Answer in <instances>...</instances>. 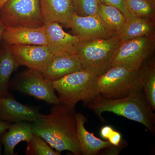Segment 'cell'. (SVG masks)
<instances>
[{
  "mask_svg": "<svg viewBox=\"0 0 155 155\" xmlns=\"http://www.w3.org/2000/svg\"><path fill=\"white\" fill-rule=\"evenodd\" d=\"M75 114V109L61 104L53 105L49 114H41L37 121L31 123L32 132L59 152L68 151L75 155H82L77 139Z\"/></svg>",
  "mask_w": 155,
  "mask_h": 155,
  "instance_id": "cell-1",
  "label": "cell"
},
{
  "mask_svg": "<svg viewBox=\"0 0 155 155\" xmlns=\"http://www.w3.org/2000/svg\"><path fill=\"white\" fill-rule=\"evenodd\" d=\"M89 109L102 119L104 112H111L141 123L152 132L155 130V115L143 91L125 97L111 99L99 94L87 103Z\"/></svg>",
  "mask_w": 155,
  "mask_h": 155,
  "instance_id": "cell-2",
  "label": "cell"
},
{
  "mask_svg": "<svg viewBox=\"0 0 155 155\" xmlns=\"http://www.w3.org/2000/svg\"><path fill=\"white\" fill-rule=\"evenodd\" d=\"M96 75L84 69L72 72L52 81L60 104L75 110L78 102L84 105L100 94Z\"/></svg>",
  "mask_w": 155,
  "mask_h": 155,
  "instance_id": "cell-3",
  "label": "cell"
},
{
  "mask_svg": "<svg viewBox=\"0 0 155 155\" xmlns=\"http://www.w3.org/2000/svg\"><path fill=\"white\" fill-rule=\"evenodd\" d=\"M120 42L117 35L108 39L81 40L75 45L74 53L79 58L82 69L98 77L111 67L112 58Z\"/></svg>",
  "mask_w": 155,
  "mask_h": 155,
  "instance_id": "cell-4",
  "label": "cell"
},
{
  "mask_svg": "<svg viewBox=\"0 0 155 155\" xmlns=\"http://www.w3.org/2000/svg\"><path fill=\"white\" fill-rule=\"evenodd\" d=\"M97 82L100 94L111 99L122 98L143 91L140 69L134 70L120 66L112 67L97 77Z\"/></svg>",
  "mask_w": 155,
  "mask_h": 155,
  "instance_id": "cell-5",
  "label": "cell"
},
{
  "mask_svg": "<svg viewBox=\"0 0 155 155\" xmlns=\"http://www.w3.org/2000/svg\"><path fill=\"white\" fill-rule=\"evenodd\" d=\"M0 17L6 27L38 28L45 24L39 0H8L0 8Z\"/></svg>",
  "mask_w": 155,
  "mask_h": 155,
  "instance_id": "cell-6",
  "label": "cell"
},
{
  "mask_svg": "<svg viewBox=\"0 0 155 155\" xmlns=\"http://www.w3.org/2000/svg\"><path fill=\"white\" fill-rule=\"evenodd\" d=\"M155 36H143L121 42L114 53L111 67L120 66L138 70L153 54Z\"/></svg>",
  "mask_w": 155,
  "mask_h": 155,
  "instance_id": "cell-7",
  "label": "cell"
},
{
  "mask_svg": "<svg viewBox=\"0 0 155 155\" xmlns=\"http://www.w3.org/2000/svg\"><path fill=\"white\" fill-rule=\"evenodd\" d=\"M9 88L53 105L60 104L55 93L52 81L46 78L40 71L37 70L28 68L10 81Z\"/></svg>",
  "mask_w": 155,
  "mask_h": 155,
  "instance_id": "cell-8",
  "label": "cell"
},
{
  "mask_svg": "<svg viewBox=\"0 0 155 155\" xmlns=\"http://www.w3.org/2000/svg\"><path fill=\"white\" fill-rule=\"evenodd\" d=\"M66 27L71 28L73 35L81 40L108 39L116 35L97 15L79 16L75 14Z\"/></svg>",
  "mask_w": 155,
  "mask_h": 155,
  "instance_id": "cell-9",
  "label": "cell"
},
{
  "mask_svg": "<svg viewBox=\"0 0 155 155\" xmlns=\"http://www.w3.org/2000/svg\"><path fill=\"white\" fill-rule=\"evenodd\" d=\"M9 49L20 66L41 72L53 56L47 45H9Z\"/></svg>",
  "mask_w": 155,
  "mask_h": 155,
  "instance_id": "cell-10",
  "label": "cell"
},
{
  "mask_svg": "<svg viewBox=\"0 0 155 155\" xmlns=\"http://www.w3.org/2000/svg\"><path fill=\"white\" fill-rule=\"evenodd\" d=\"M36 107L25 105L8 94L0 98V120L11 123L28 122L33 123L37 121L41 114Z\"/></svg>",
  "mask_w": 155,
  "mask_h": 155,
  "instance_id": "cell-11",
  "label": "cell"
},
{
  "mask_svg": "<svg viewBox=\"0 0 155 155\" xmlns=\"http://www.w3.org/2000/svg\"><path fill=\"white\" fill-rule=\"evenodd\" d=\"M44 27L48 40L47 46L53 56L74 54L75 45L81 40L78 37L65 32L58 22L45 23Z\"/></svg>",
  "mask_w": 155,
  "mask_h": 155,
  "instance_id": "cell-12",
  "label": "cell"
},
{
  "mask_svg": "<svg viewBox=\"0 0 155 155\" xmlns=\"http://www.w3.org/2000/svg\"><path fill=\"white\" fill-rule=\"evenodd\" d=\"M3 42L9 45H47L48 40L43 26L38 28L6 27L2 36Z\"/></svg>",
  "mask_w": 155,
  "mask_h": 155,
  "instance_id": "cell-13",
  "label": "cell"
},
{
  "mask_svg": "<svg viewBox=\"0 0 155 155\" xmlns=\"http://www.w3.org/2000/svg\"><path fill=\"white\" fill-rule=\"evenodd\" d=\"M81 69L80 60L75 54H63L53 56L41 72L45 77L53 81Z\"/></svg>",
  "mask_w": 155,
  "mask_h": 155,
  "instance_id": "cell-14",
  "label": "cell"
},
{
  "mask_svg": "<svg viewBox=\"0 0 155 155\" xmlns=\"http://www.w3.org/2000/svg\"><path fill=\"white\" fill-rule=\"evenodd\" d=\"M44 23L56 22L67 26L75 14L72 0H39Z\"/></svg>",
  "mask_w": 155,
  "mask_h": 155,
  "instance_id": "cell-15",
  "label": "cell"
},
{
  "mask_svg": "<svg viewBox=\"0 0 155 155\" xmlns=\"http://www.w3.org/2000/svg\"><path fill=\"white\" fill-rule=\"evenodd\" d=\"M77 125V137L81 154L95 155L101 150L114 146L107 140L96 137L94 134L86 130L85 124L87 122L85 116L81 113L75 114Z\"/></svg>",
  "mask_w": 155,
  "mask_h": 155,
  "instance_id": "cell-16",
  "label": "cell"
},
{
  "mask_svg": "<svg viewBox=\"0 0 155 155\" xmlns=\"http://www.w3.org/2000/svg\"><path fill=\"white\" fill-rule=\"evenodd\" d=\"M155 20L134 17L129 14L117 35L120 41L143 36H155Z\"/></svg>",
  "mask_w": 155,
  "mask_h": 155,
  "instance_id": "cell-17",
  "label": "cell"
},
{
  "mask_svg": "<svg viewBox=\"0 0 155 155\" xmlns=\"http://www.w3.org/2000/svg\"><path fill=\"white\" fill-rule=\"evenodd\" d=\"M33 134L31 122L23 121L10 125L8 131L0 135L4 155H16L14 150L16 146L22 141L28 142Z\"/></svg>",
  "mask_w": 155,
  "mask_h": 155,
  "instance_id": "cell-18",
  "label": "cell"
},
{
  "mask_svg": "<svg viewBox=\"0 0 155 155\" xmlns=\"http://www.w3.org/2000/svg\"><path fill=\"white\" fill-rule=\"evenodd\" d=\"M19 67L8 45L3 42L0 47V98L5 97L9 93L11 75Z\"/></svg>",
  "mask_w": 155,
  "mask_h": 155,
  "instance_id": "cell-19",
  "label": "cell"
},
{
  "mask_svg": "<svg viewBox=\"0 0 155 155\" xmlns=\"http://www.w3.org/2000/svg\"><path fill=\"white\" fill-rule=\"evenodd\" d=\"M97 15L116 35L122 29L126 21L124 14L114 6L100 4Z\"/></svg>",
  "mask_w": 155,
  "mask_h": 155,
  "instance_id": "cell-20",
  "label": "cell"
},
{
  "mask_svg": "<svg viewBox=\"0 0 155 155\" xmlns=\"http://www.w3.org/2000/svg\"><path fill=\"white\" fill-rule=\"evenodd\" d=\"M143 63L141 68L143 91L153 111L155 110V64L152 60Z\"/></svg>",
  "mask_w": 155,
  "mask_h": 155,
  "instance_id": "cell-21",
  "label": "cell"
},
{
  "mask_svg": "<svg viewBox=\"0 0 155 155\" xmlns=\"http://www.w3.org/2000/svg\"><path fill=\"white\" fill-rule=\"evenodd\" d=\"M128 13L134 17L155 20V5L147 0H125Z\"/></svg>",
  "mask_w": 155,
  "mask_h": 155,
  "instance_id": "cell-22",
  "label": "cell"
},
{
  "mask_svg": "<svg viewBox=\"0 0 155 155\" xmlns=\"http://www.w3.org/2000/svg\"><path fill=\"white\" fill-rule=\"evenodd\" d=\"M27 143V155H61V153L54 150L44 139L34 134Z\"/></svg>",
  "mask_w": 155,
  "mask_h": 155,
  "instance_id": "cell-23",
  "label": "cell"
},
{
  "mask_svg": "<svg viewBox=\"0 0 155 155\" xmlns=\"http://www.w3.org/2000/svg\"><path fill=\"white\" fill-rule=\"evenodd\" d=\"M75 13L79 16L97 15L100 3L98 0H72Z\"/></svg>",
  "mask_w": 155,
  "mask_h": 155,
  "instance_id": "cell-24",
  "label": "cell"
},
{
  "mask_svg": "<svg viewBox=\"0 0 155 155\" xmlns=\"http://www.w3.org/2000/svg\"><path fill=\"white\" fill-rule=\"evenodd\" d=\"M100 4L114 6L119 9L127 18L129 13L125 7V0H98Z\"/></svg>",
  "mask_w": 155,
  "mask_h": 155,
  "instance_id": "cell-25",
  "label": "cell"
},
{
  "mask_svg": "<svg viewBox=\"0 0 155 155\" xmlns=\"http://www.w3.org/2000/svg\"><path fill=\"white\" fill-rule=\"evenodd\" d=\"M107 140L114 146L119 147L122 140V135L114 129L108 137Z\"/></svg>",
  "mask_w": 155,
  "mask_h": 155,
  "instance_id": "cell-26",
  "label": "cell"
},
{
  "mask_svg": "<svg viewBox=\"0 0 155 155\" xmlns=\"http://www.w3.org/2000/svg\"><path fill=\"white\" fill-rule=\"evenodd\" d=\"M114 130V129L112 126L110 125H105L101 128L100 134L103 138L107 140L109 136Z\"/></svg>",
  "mask_w": 155,
  "mask_h": 155,
  "instance_id": "cell-27",
  "label": "cell"
},
{
  "mask_svg": "<svg viewBox=\"0 0 155 155\" xmlns=\"http://www.w3.org/2000/svg\"><path fill=\"white\" fill-rule=\"evenodd\" d=\"M10 125V123L0 120V135L8 130Z\"/></svg>",
  "mask_w": 155,
  "mask_h": 155,
  "instance_id": "cell-28",
  "label": "cell"
},
{
  "mask_svg": "<svg viewBox=\"0 0 155 155\" xmlns=\"http://www.w3.org/2000/svg\"><path fill=\"white\" fill-rule=\"evenodd\" d=\"M6 26L3 22L2 19L0 17V47L3 43L2 36L4 31L5 29Z\"/></svg>",
  "mask_w": 155,
  "mask_h": 155,
  "instance_id": "cell-29",
  "label": "cell"
},
{
  "mask_svg": "<svg viewBox=\"0 0 155 155\" xmlns=\"http://www.w3.org/2000/svg\"><path fill=\"white\" fill-rule=\"evenodd\" d=\"M8 0H0V8L4 5V3L7 2Z\"/></svg>",
  "mask_w": 155,
  "mask_h": 155,
  "instance_id": "cell-30",
  "label": "cell"
},
{
  "mask_svg": "<svg viewBox=\"0 0 155 155\" xmlns=\"http://www.w3.org/2000/svg\"><path fill=\"white\" fill-rule=\"evenodd\" d=\"M2 142L0 141V155L2 154Z\"/></svg>",
  "mask_w": 155,
  "mask_h": 155,
  "instance_id": "cell-31",
  "label": "cell"
},
{
  "mask_svg": "<svg viewBox=\"0 0 155 155\" xmlns=\"http://www.w3.org/2000/svg\"><path fill=\"white\" fill-rule=\"evenodd\" d=\"M147 1H148L152 3L153 5H155V0H147Z\"/></svg>",
  "mask_w": 155,
  "mask_h": 155,
  "instance_id": "cell-32",
  "label": "cell"
}]
</instances>
